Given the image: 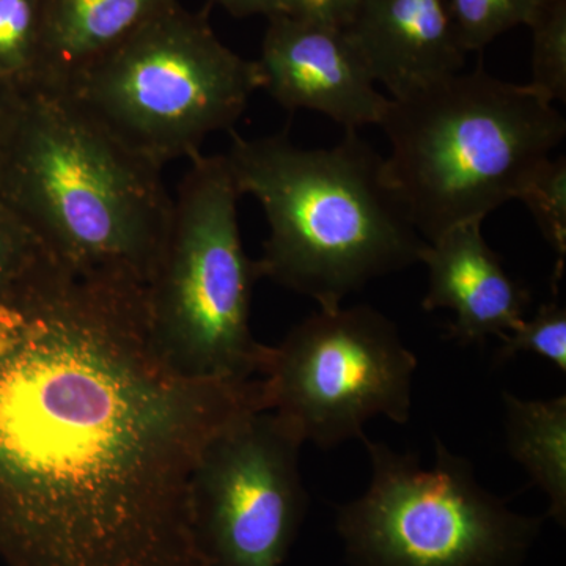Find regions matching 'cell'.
<instances>
[{
	"mask_svg": "<svg viewBox=\"0 0 566 566\" xmlns=\"http://www.w3.org/2000/svg\"><path fill=\"white\" fill-rule=\"evenodd\" d=\"M379 126L387 180L427 243L517 200L566 134L554 104L482 63L389 98Z\"/></svg>",
	"mask_w": 566,
	"mask_h": 566,
	"instance_id": "obj_4",
	"label": "cell"
},
{
	"mask_svg": "<svg viewBox=\"0 0 566 566\" xmlns=\"http://www.w3.org/2000/svg\"><path fill=\"white\" fill-rule=\"evenodd\" d=\"M24 102V92L0 80V169Z\"/></svg>",
	"mask_w": 566,
	"mask_h": 566,
	"instance_id": "obj_22",
	"label": "cell"
},
{
	"mask_svg": "<svg viewBox=\"0 0 566 566\" xmlns=\"http://www.w3.org/2000/svg\"><path fill=\"white\" fill-rule=\"evenodd\" d=\"M345 31L390 98L464 69L447 0H360Z\"/></svg>",
	"mask_w": 566,
	"mask_h": 566,
	"instance_id": "obj_12",
	"label": "cell"
},
{
	"mask_svg": "<svg viewBox=\"0 0 566 566\" xmlns=\"http://www.w3.org/2000/svg\"><path fill=\"white\" fill-rule=\"evenodd\" d=\"M482 227L483 221L461 223L420 253L428 268L423 311H452L447 338L460 345L483 344L491 335L502 340L526 319L531 305V293L506 273Z\"/></svg>",
	"mask_w": 566,
	"mask_h": 566,
	"instance_id": "obj_11",
	"label": "cell"
},
{
	"mask_svg": "<svg viewBox=\"0 0 566 566\" xmlns=\"http://www.w3.org/2000/svg\"><path fill=\"white\" fill-rule=\"evenodd\" d=\"M510 457L526 469L549 501L547 515L566 521V397L524 400L504 394Z\"/></svg>",
	"mask_w": 566,
	"mask_h": 566,
	"instance_id": "obj_14",
	"label": "cell"
},
{
	"mask_svg": "<svg viewBox=\"0 0 566 566\" xmlns=\"http://www.w3.org/2000/svg\"><path fill=\"white\" fill-rule=\"evenodd\" d=\"M0 199L71 270L144 289L174 207L163 169L65 95L43 91L24 92Z\"/></svg>",
	"mask_w": 566,
	"mask_h": 566,
	"instance_id": "obj_3",
	"label": "cell"
},
{
	"mask_svg": "<svg viewBox=\"0 0 566 566\" xmlns=\"http://www.w3.org/2000/svg\"><path fill=\"white\" fill-rule=\"evenodd\" d=\"M174 197L158 262L145 283L153 344L192 379L260 378L270 346L251 331L260 274L238 222L241 193L226 155L193 156Z\"/></svg>",
	"mask_w": 566,
	"mask_h": 566,
	"instance_id": "obj_5",
	"label": "cell"
},
{
	"mask_svg": "<svg viewBox=\"0 0 566 566\" xmlns=\"http://www.w3.org/2000/svg\"><path fill=\"white\" fill-rule=\"evenodd\" d=\"M259 88L256 62L223 44L205 14L177 3L59 95L163 169L200 155L211 134L233 132Z\"/></svg>",
	"mask_w": 566,
	"mask_h": 566,
	"instance_id": "obj_6",
	"label": "cell"
},
{
	"mask_svg": "<svg viewBox=\"0 0 566 566\" xmlns=\"http://www.w3.org/2000/svg\"><path fill=\"white\" fill-rule=\"evenodd\" d=\"M216 6H221L227 13L237 18L248 17H279L285 14L283 0H211Z\"/></svg>",
	"mask_w": 566,
	"mask_h": 566,
	"instance_id": "obj_23",
	"label": "cell"
},
{
	"mask_svg": "<svg viewBox=\"0 0 566 566\" xmlns=\"http://www.w3.org/2000/svg\"><path fill=\"white\" fill-rule=\"evenodd\" d=\"M232 134L227 163L241 196L262 207V277L312 297L323 311L371 281L420 262L427 241L386 177L385 158L345 132L334 147L304 148L289 133Z\"/></svg>",
	"mask_w": 566,
	"mask_h": 566,
	"instance_id": "obj_2",
	"label": "cell"
},
{
	"mask_svg": "<svg viewBox=\"0 0 566 566\" xmlns=\"http://www.w3.org/2000/svg\"><path fill=\"white\" fill-rule=\"evenodd\" d=\"M256 66L262 88L285 107L326 115L345 132L379 126L389 98L376 81L348 32L334 25L271 18Z\"/></svg>",
	"mask_w": 566,
	"mask_h": 566,
	"instance_id": "obj_10",
	"label": "cell"
},
{
	"mask_svg": "<svg viewBox=\"0 0 566 566\" xmlns=\"http://www.w3.org/2000/svg\"><path fill=\"white\" fill-rule=\"evenodd\" d=\"M520 202L526 205L534 216L539 232L557 255L554 271V293L564 274L566 255V161L549 158L543 163L524 186Z\"/></svg>",
	"mask_w": 566,
	"mask_h": 566,
	"instance_id": "obj_17",
	"label": "cell"
},
{
	"mask_svg": "<svg viewBox=\"0 0 566 566\" xmlns=\"http://www.w3.org/2000/svg\"><path fill=\"white\" fill-rule=\"evenodd\" d=\"M517 354H534L566 371V311L557 300L539 305L535 316L502 338L495 359H513Z\"/></svg>",
	"mask_w": 566,
	"mask_h": 566,
	"instance_id": "obj_19",
	"label": "cell"
},
{
	"mask_svg": "<svg viewBox=\"0 0 566 566\" xmlns=\"http://www.w3.org/2000/svg\"><path fill=\"white\" fill-rule=\"evenodd\" d=\"M371 479L342 505L337 528L354 566H521L542 520L520 515L436 438L433 464L363 436Z\"/></svg>",
	"mask_w": 566,
	"mask_h": 566,
	"instance_id": "obj_7",
	"label": "cell"
},
{
	"mask_svg": "<svg viewBox=\"0 0 566 566\" xmlns=\"http://www.w3.org/2000/svg\"><path fill=\"white\" fill-rule=\"evenodd\" d=\"M304 441L270 409L234 420L203 450L189 505L203 566H281L308 497L300 471Z\"/></svg>",
	"mask_w": 566,
	"mask_h": 566,
	"instance_id": "obj_9",
	"label": "cell"
},
{
	"mask_svg": "<svg viewBox=\"0 0 566 566\" xmlns=\"http://www.w3.org/2000/svg\"><path fill=\"white\" fill-rule=\"evenodd\" d=\"M532 76L527 87L553 104L566 102V0H546L528 22Z\"/></svg>",
	"mask_w": 566,
	"mask_h": 566,
	"instance_id": "obj_16",
	"label": "cell"
},
{
	"mask_svg": "<svg viewBox=\"0 0 566 566\" xmlns=\"http://www.w3.org/2000/svg\"><path fill=\"white\" fill-rule=\"evenodd\" d=\"M180 0H41L43 36L32 91L65 93L85 70Z\"/></svg>",
	"mask_w": 566,
	"mask_h": 566,
	"instance_id": "obj_13",
	"label": "cell"
},
{
	"mask_svg": "<svg viewBox=\"0 0 566 566\" xmlns=\"http://www.w3.org/2000/svg\"><path fill=\"white\" fill-rule=\"evenodd\" d=\"M43 245L17 212L0 199V289L39 256Z\"/></svg>",
	"mask_w": 566,
	"mask_h": 566,
	"instance_id": "obj_20",
	"label": "cell"
},
{
	"mask_svg": "<svg viewBox=\"0 0 566 566\" xmlns=\"http://www.w3.org/2000/svg\"><path fill=\"white\" fill-rule=\"evenodd\" d=\"M41 36V0H0V80L22 92L35 87Z\"/></svg>",
	"mask_w": 566,
	"mask_h": 566,
	"instance_id": "obj_15",
	"label": "cell"
},
{
	"mask_svg": "<svg viewBox=\"0 0 566 566\" xmlns=\"http://www.w3.org/2000/svg\"><path fill=\"white\" fill-rule=\"evenodd\" d=\"M546 0H447L465 52L483 51L497 36L527 25Z\"/></svg>",
	"mask_w": 566,
	"mask_h": 566,
	"instance_id": "obj_18",
	"label": "cell"
},
{
	"mask_svg": "<svg viewBox=\"0 0 566 566\" xmlns=\"http://www.w3.org/2000/svg\"><path fill=\"white\" fill-rule=\"evenodd\" d=\"M360 0H283V10L297 20L319 22L345 29L352 22Z\"/></svg>",
	"mask_w": 566,
	"mask_h": 566,
	"instance_id": "obj_21",
	"label": "cell"
},
{
	"mask_svg": "<svg viewBox=\"0 0 566 566\" xmlns=\"http://www.w3.org/2000/svg\"><path fill=\"white\" fill-rule=\"evenodd\" d=\"M416 370L392 319L354 305L319 308L297 323L281 345L270 346L260 379L266 408L304 442L329 450L363 439L374 417L408 422Z\"/></svg>",
	"mask_w": 566,
	"mask_h": 566,
	"instance_id": "obj_8",
	"label": "cell"
},
{
	"mask_svg": "<svg viewBox=\"0 0 566 566\" xmlns=\"http://www.w3.org/2000/svg\"><path fill=\"white\" fill-rule=\"evenodd\" d=\"M263 381L192 379L153 344L144 286L50 252L0 289V562L203 566L189 490Z\"/></svg>",
	"mask_w": 566,
	"mask_h": 566,
	"instance_id": "obj_1",
	"label": "cell"
}]
</instances>
